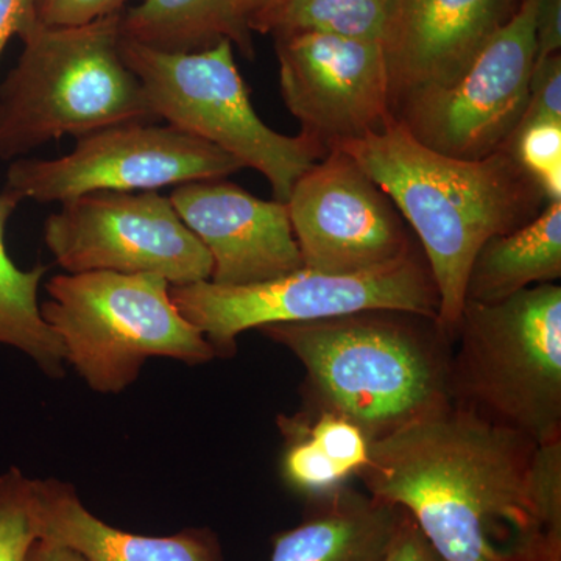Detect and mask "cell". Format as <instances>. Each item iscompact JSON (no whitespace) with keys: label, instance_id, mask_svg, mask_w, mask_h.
<instances>
[{"label":"cell","instance_id":"obj_30","mask_svg":"<svg viewBox=\"0 0 561 561\" xmlns=\"http://www.w3.org/2000/svg\"><path fill=\"white\" fill-rule=\"evenodd\" d=\"M38 24L36 0H0V57L13 36L22 39Z\"/></svg>","mask_w":561,"mask_h":561},{"label":"cell","instance_id":"obj_17","mask_svg":"<svg viewBox=\"0 0 561 561\" xmlns=\"http://www.w3.org/2000/svg\"><path fill=\"white\" fill-rule=\"evenodd\" d=\"M401 513L397 505L343 486L313 500L305 522L276 535L272 561H379Z\"/></svg>","mask_w":561,"mask_h":561},{"label":"cell","instance_id":"obj_24","mask_svg":"<svg viewBox=\"0 0 561 561\" xmlns=\"http://www.w3.org/2000/svg\"><path fill=\"white\" fill-rule=\"evenodd\" d=\"M549 202L561 201V121L523 119L505 147Z\"/></svg>","mask_w":561,"mask_h":561},{"label":"cell","instance_id":"obj_1","mask_svg":"<svg viewBox=\"0 0 561 561\" xmlns=\"http://www.w3.org/2000/svg\"><path fill=\"white\" fill-rule=\"evenodd\" d=\"M535 445L451 402L371 442L359 478L408 512L443 560L513 561L546 535L527 490Z\"/></svg>","mask_w":561,"mask_h":561},{"label":"cell","instance_id":"obj_33","mask_svg":"<svg viewBox=\"0 0 561 561\" xmlns=\"http://www.w3.org/2000/svg\"><path fill=\"white\" fill-rule=\"evenodd\" d=\"M27 561H88L81 553L73 551L68 546L50 540L38 541L33 545Z\"/></svg>","mask_w":561,"mask_h":561},{"label":"cell","instance_id":"obj_25","mask_svg":"<svg viewBox=\"0 0 561 561\" xmlns=\"http://www.w3.org/2000/svg\"><path fill=\"white\" fill-rule=\"evenodd\" d=\"M346 478H359L370 463V438L353 421L331 412H301L287 416Z\"/></svg>","mask_w":561,"mask_h":561},{"label":"cell","instance_id":"obj_7","mask_svg":"<svg viewBox=\"0 0 561 561\" xmlns=\"http://www.w3.org/2000/svg\"><path fill=\"white\" fill-rule=\"evenodd\" d=\"M121 49L158 121L213 144L243 169L260 172L271 183L275 201L287 202L302 173L327 157L301 133L280 135L257 116L230 41L205 50L164 51L122 36Z\"/></svg>","mask_w":561,"mask_h":561},{"label":"cell","instance_id":"obj_12","mask_svg":"<svg viewBox=\"0 0 561 561\" xmlns=\"http://www.w3.org/2000/svg\"><path fill=\"white\" fill-rule=\"evenodd\" d=\"M286 203L302 264L312 271H371L415 250L387 192L343 149L302 173Z\"/></svg>","mask_w":561,"mask_h":561},{"label":"cell","instance_id":"obj_20","mask_svg":"<svg viewBox=\"0 0 561 561\" xmlns=\"http://www.w3.org/2000/svg\"><path fill=\"white\" fill-rule=\"evenodd\" d=\"M21 198L0 192V346L27 354L47 375L62 373L66 356L60 339L41 316L38 290L46 265L31 271L18 267L5 245V230Z\"/></svg>","mask_w":561,"mask_h":561},{"label":"cell","instance_id":"obj_4","mask_svg":"<svg viewBox=\"0 0 561 561\" xmlns=\"http://www.w3.org/2000/svg\"><path fill=\"white\" fill-rule=\"evenodd\" d=\"M122 13L72 27L39 22L21 39L20 60L0 84V161L65 136L160 122L122 57Z\"/></svg>","mask_w":561,"mask_h":561},{"label":"cell","instance_id":"obj_22","mask_svg":"<svg viewBox=\"0 0 561 561\" xmlns=\"http://www.w3.org/2000/svg\"><path fill=\"white\" fill-rule=\"evenodd\" d=\"M38 540V481L11 468L0 474V561H27Z\"/></svg>","mask_w":561,"mask_h":561},{"label":"cell","instance_id":"obj_16","mask_svg":"<svg viewBox=\"0 0 561 561\" xmlns=\"http://www.w3.org/2000/svg\"><path fill=\"white\" fill-rule=\"evenodd\" d=\"M39 538L60 542L88 561H219L216 541L198 530L146 537L116 529L92 515L60 481H38Z\"/></svg>","mask_w":561,"mask_h":561},{"label":"cell","instance_id":"obj_31","mask_svg":"<svg viewBox=\"0 0 561 561\" xmlns=\"http://www.w3.org/2000/svg\"><path fill=\"white\" fill-rule=\"evenodd\" d=\"M561 0H537V58L560 54Z\"/></svg>","mask_w":561,"mask_h":561},{"label":"cell","instance_id":"obj_26","mask_svg":"<svg viewBox=\"0 0 561 561\" xmlns=\"http://www.w3.org/2000/svg\"><path fill=\"white\" fill-rule=\"evenodd\" d=\"M527 490L542 531L561 538V438L535 445Z\"/></svg>","mask_w":561,"mask_h":561},{"label":"cell","instance_id":"obj_10","mask_svg":"<svg viewBox=\"0 0 561 561\" xmlns=\"http://www.w3.org/2000/svg\"><path fill=\"white\" fill-rule=\"evenodd\" d=\"M242 164L213 144L160 122H135L77 139L55 160L10 162L3 190L21 201L65 203L94 192H147L224 180Z\"/></svg>","mask_w":561,"mask_h":561},{"label":"cell","instance_id":"obj_8","mask_svg":"<svg viewBox=\"0 0 561 561\" xmlns=\"http://www.w3.org/2000/svg\"><path fill=\"white\" fill-rule=\"evenodd\" d=\"M181 316L205 335L217 356H230L236 339L271 324L306 323L365 311H401L438 320L437 287L424 256L359 273H324L302 267L249 286L213 280L171 286Z\"/></svg>","mask_w":561,"mask_h":561},{"label":"cell","instance_id":"obj_14","mask_svg":"<svg viewBox=\"0 0 561 561\" xmlns=\"http://www.w3.org/2000/svg\"><path fill=\"white\" fill-rule=\"evenodd\" d=\"M169 198L209 251L213 283L249 286L305 267L286 202L262 201L225 180L180 184Z\"/></svg>","mask_w":561,"mask_h":561},{"label":"cell","instance_id":"obj_11","mask_svg":"<svg viewBox=\"0 0 561 561\" xmlns=\"http://www.w3.org/2000/svg\"><path fill=\"white\" fill-rule=\"evenodd\" d=\"M44 242L68 273L154 275L171 286L213 275L209 251L157 191L94 192L61 203L44 224Z\"/></svg>","mask_w":561,"mask_h":561},{"label":"cell","instance_id":"obj_29","mask_svg":"<svg viewBox=\"0 0 561 561\" xmlns=\"http://www.w3.org/2000/svg\"><path fill=\"white\" fill-rule=\"evenodd\" d=\"M379 561H445L424 537L419 524L402 511L397 530Z\"/></svg>","mask_w":561,"mask_h":561},{"label":"cell","instance_id":"obj_19","mask_svg":"<svg viewBox=\"0 0 561 561\" xmlns=\"http://www.w3.org/2000/svg\"><path fill=\"white\" fill-rule=\"evenodd\" d=\"M122 36L151 49L198 51L230 41L253 60L247 0H140L125 9Z\"/></svg>","mask_w":561,"mask_h":561},{"label":"cell","instance_id":"obj_28","mask_svg":"<svg viewBox=\"0 0 561 561\" xmlns=\"http://www.w3.org/2000/svg\"><path fill=\"white\" fill-rule=\"evenodd\" d=\"M535 117L561 121L560 54L535 60L529 80V101H527L523 119H535Z\"/></svg>","mask_w":561,"mask_h":561},{"label":"cell","instance_id":"obj_3","mask_svg":"<svg viewBox=\"0 0 561 561\" xmlns=\"http://www.w3.org/2000/svg\"><path fill=\"white\" fill-rule=\"evenodd\" d=\"M260 331L305 367L302 412L345 416L371 442L453 402L454 342L430 317L365 311Z\"/></svg>","mask_w":561,"mask_h":561},{"label":"cell","instance_id":"obj_6","mask_svg":"<svg viewBox=\"0 0 561 561\" xmlns=\"http://www.w3.org/2000/svg\"><path fill=\"white\" fill-rule=\"evenodd\" d=\"M41 316L60 339L66 364L92 390L119 393L149 357L206 364L216 350L181 316L171 284L154 275L66 273L47 283Z\"/></svg>","mask_w":561,"mask_h":561},{"label":"cell","instance_id":"obj_34","mask_svg":"<svg viewBox=\"0 0 561 561\" xmlns=\"http://www.w3.org/2000/svg\"><path fill=\"white\" fill-rule=\"evenodd\" d=\"M286 2L289 0H247L251 31H253L254 22L260 21L265 14L272 13L273 10L279 9Z\"/></svg>","mask_w":561,"mask_h":561},{"label":"cell","instance_id":"obj_21","mask_svg":"<svg viewBox=\"0 0 561 561\" xmlns=\"http://www.w3.org/2000/svg\"><path fill=\"white\" fill-rule=\"evenodd\" d=\"M393 0H289L254 22L273 36L321 32L382 44Z\"/></svg>","mask_w":561,"mask_h":561},{"label":"cell","instance_id":"obj_18","mask_svg":"<svg viewBox=\"0 0 561 561\" xmlns=\"http://www.w3.org/2000/svg\"><path fill=\"white\" fill-rule=\"evenodd\" d=\"M561 276V201L518 230L489 239L472 261L465 302L493 305Z\"/></svg>","mask_w":561,"mask_h":561},{"label":"cell","instance_id":"obj_27","mask_svg":"<svg viewBox=\"0 0 561 561\" xmlns=\"http://www.w3.org/2000/svg\"><path fill=\"white\" fill-rule=\"evenodd\" d=\"M131 0H36L38 21L47 27H72L122 13Z\"/></svg>","mask_w":561,"mask_h":561},{"label":"cell","instance_id":"obj_9","mask_svg":"<svg viewBox=\"0 0 561 561\" xmlns=\"http://www.w3.org/2000/svg\"><path fill=\"white\" fill-rule=\"evenodd\" d=\"M537 60V0H523L459 79L398 103L394 119L427 149L463 161L504 150L529 101Z\"/></svg>","mask_w":561,"mask_h":561},{"label":"cell","instance_id":"obj_5","mask_svg":"<svg viewBox=\"0 0 561 561\" xmlns=\"http://www.w3.org/2000/svg\"><path fill=\"white\" fill-rule=\"evenodd\" d=\"M451 357L454 404L534 443L561 438V287L465 302Z\"/></svg>","mask_w":561,"mask_h":561},{"label":"cell","instance_id":"obj_15","mask_svg":"<svg viewBox=\"0 0 561 561\" xmlns=\"http://www.w3.org/2000/svg\"><path fill=\"white\" fill-rule=\"evenodd\" d=\"M523 0H393L382 38L391 110L454 83Z\"/></svg>","mask_w":561,"mask_h":561},{"label":"cell","instance_id":"obj_32","mask_svg":"<svg viewBox=\"0 0 561 561\" xmlns=\"http://www.w3.org/2000/svg\"><path fill=\"white\" fill-rule=\"evenodd\" d=\"M513 561H561V538L541 535L527 546Z\"/></svg>","mask_w":561,"mask_h":561},{"label":"cell","instance_id":"obj_13","mask_svg":"<svg viewBox=\"0 0 561 561\" xmlns=\"http://www.w3.org/2000/svg\"><path fill=\"white\" fill-rule=\"evenodd\" d=\"M275 38L283 101L327 153L393 119L381 43L321 32Z\"/></svg>","mask_w":561,"mask_h":561},{"label":"cell","instance_id":"obj_2","mask_svg":"<svg viewBox=\"0 0 561 561\" xmlns=\"http://www.w3.org/2000/svg\"><path fill=\"white\" fill-rule=\"evenodd\" d=\"M339 149L387 192L420 239L440 298L438 324L454 342L478 251L529 224L551 202L507 149L481 161L457 160L427 149L394 117Z\"/></svg>","mask_w":561,"mask_h":561},{"label":"cell","instance_id":"obj_23","mask_svg":"<svg viewBox=\"0 0 561 561\" xmlns=\"http://www.w3.org/2000/svg\"><path fill=\"white\" fill-rule=\"evenodd\" d=\"M278 424L286 437L280 472L290 489L313 501L348 485L345 472L335 467L305 432L287 416H279Z\"/></svg>","mask_w":561,"mask_h":561}]
</instances>
